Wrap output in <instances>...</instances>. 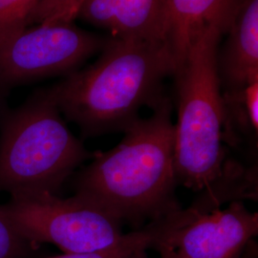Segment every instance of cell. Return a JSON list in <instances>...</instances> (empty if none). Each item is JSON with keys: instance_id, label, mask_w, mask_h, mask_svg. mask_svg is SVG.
I'll use <instances>...</instances> for the list:
<instances>
[{"instance_id": "obj_1", "label": "cell", "mask_w": 258, "mask_h": 258, "mask_svg": "<svg viewBox=\"0 0 258 258\" xmlns=\"http://www.w3.org/2000/svg\"><path fill=\"white\" fill-rule=\"evenodd\" d=\"M151 109L123 130L116 147L97 152L76 181V194L122 223L153 221L179 208L170 100L165 96Z\"/></svg>"}, {"instance_id": "obj_2", "label": "cell", "mask_w": 258, "mask_h": 258, "mask_svg": "<svg viewBox=\"0 0 258 258\" xmlns=\"http://www.w3.org/2000/svg\"><path fill=\"white\" fill-rule=\"evenodd\" d=\"M174 57L166 42L111 38L94 64L70 75L51 92L61 114L87 136L123 131L144 107L163 97L173 76Z\"/></svg>"}, {"instance_id": "obj_3", "label": "cell", "mask_w": 258, "mask_h": 258, "mask_svg": "<svg viewBox=\"0 0 258 258\" xmlns=\"http://www.w3.org/2000/svg\"><path fill=\"white\" fill-rule=\"evenodd\" d=\"M227 27L209 26L176 68L178 117L174 155L178 183L201 191L226 175L224 141L228 120L221 92L218 43Z\"/></svg>"}, {"instance_id": "obj_4", "label": "cell", "mask_w": 258, "mask_h": 258, "mask_svg": "<svg viewBox=\"0 0 258 258\" xmlns=\"http://www.w3.org/2000/svg\"><path fill=\"white\" fill-rule=\"evenodd\" d=\"M96 153L68 128L51 90L29 101L5 122L0 136V194H57Z\"/></svg>"}, {"instance_id": "obj_5", "label": "cell", "mask_w": 258, "mask_h": 258, "mask_svg": "<svg viewBox=\"0 0 258 258\" xmlns=\"http://www.w3.org/2000/svg\"><path fill=\"white\" fill-rule=\"evenodd\" d=\"M0 213L32 243L53 244L64 253L103 249L124 234L122 221L78 194L12 197L0 205Z\"/></svg>"}, {"instance_id": "obj_6", "label": "cell", "mask_w": 258, "mask_h": 258, "mask_svg": "<svg viewBox=\"0 0 258 258\" xmlns=\"http://www.w3.org/2000/svg\"><path fill=\"white\" fill-rule=\"evenodd\" d=\"M150 226L162 258H240L257 235L258 214L241 201L224 209L179 207Z\"/></svg>"}, {"instance_id": "obj_7", "label": "cell", "mask_w": 258, "mask_h": 258, "mask_svg": "<svg viewBox=\"0 0 258 258\" xmlns=\"http://www.w3.org/2000/svg\"><path fill=\"white\" fill-rule=\"evenodd\" d=\"M107 42L73 23L26 27L0 44V80L22 83L64 73Z\"/></svg>"}, {"instance_id": "obj_8", "label": "cell", "mask_w": 258, "mask_h": 258, "mask_svg": "<svg viewBox=\"0 0 258 258\" xmlns=\"http://www.w3.org/2000/svg\"><path fill=\"white\" fill-rule=\"evenodd\" d=\"M78 18L115 39L166 43L165 0H84Z\"/></svg>"}, {"instance_id": "obj_9", "label": "cell", "mask_w": 258, "mask_h": 258, "mask_svg": "<svg viewBox=\"0 0 258 258\" xmlns=\"http://www.w3.org/2000/svg\"><path fill=\"white\" fill-rule=\"evenodd\" d=\"M227 31L220 77L230 90L258 82V0H238Z\"/></svg>"}, {"instance_id": "obj_10", "label": "cell", "mask_w": 258, "mask_h": 258, "mask_svg": "<svg viewBox=\"0 0 258 258\" xmlns=\"http://www.w3.org/2000/svg\"><path fill=\"white\" fill-rule=\"evenodd\" d=\"M237 1L165 0L166 43L174 57L176 68L206 28L214 24L228 28Z\"/></svg>"}, {"instance_id": "obj_11", "label": "cell", "mask_w": 258, "mask_h": 258, "mask_svg": "<svg viewBox=\"0 0 258 258\" xmlns=\"http://www.w3.org/2000/svg\"><path fill=\"white\" fill-rule=\"evenodd\" d=\"M153 230L148 225L139 231L124 233L121 238L109 247L83 252H69L50 258H147L152 249Z\"/></svg>"}, {"instance_id": "obj_12", "label": "cell", "mask_w": 258, "mask_h": 258, "mask_svg": "<svg viewBox=\"0 0 258 258\" xmlns=\"http://www.w3.org/2000/svg\"><path fill=\"white\" fill-rule=\"evenodd\" d=\"M226 114L232 113L238 124L247 131L257 134L258 82L249 83L242 88L231 89L224 95Z\"/></svg>"}, {"instance_id": "obj_13", "label": "cell", "mask_w": 258, "mask_h": 258, "mask_svg": "<svg viewBox=\"0 0 258 258\" xmlns=\"http://www.w3.org/2000/svg\"><path fill=\"white\" fill-rule=\"evenodd\" d=\"M40 0H0V44L27 27Z\"/></svg>"}, {"instance_id": "obj_14", "label": "cell", "mask_w": 258, "mask_h": 258, "mask_svg": "<svg viewBox=\"0 0 258 258\" xmlns=\"http://www.w3.org/2000/svg\"><path fill=\"white\" fill-rule=\"evenodd\" d=\"M36 247L0 213V258H26Z\"/></svg>"}, {"instance_id": "obj_15", "label": "cell", "mask_w": 258, "mask_h": 258, "mask_svg": "<svg viewBox=\"0 0 258 258\" xmlns=\"http://www.w3.org/2000/svg\"><path fill=\"white\" fill-rule=\"evenodd\" d=\"M84 0H47L51 9L65 19H75Z\"/></svg>"}, {"instance_id": "obj_16", "label": "cell", "mask_w": 258, "mask_h": 258, "mask_svg": "<svg viewBox=\"0 0 258 258\" xmlns=\"http://www.w3.org/2000/svg\"><path fill=\"white\" fill-rule=\"evenodd\" d=\"M240 258H256V249L253 246V241L249 243Z\"/></svg>"}]
</instances>
